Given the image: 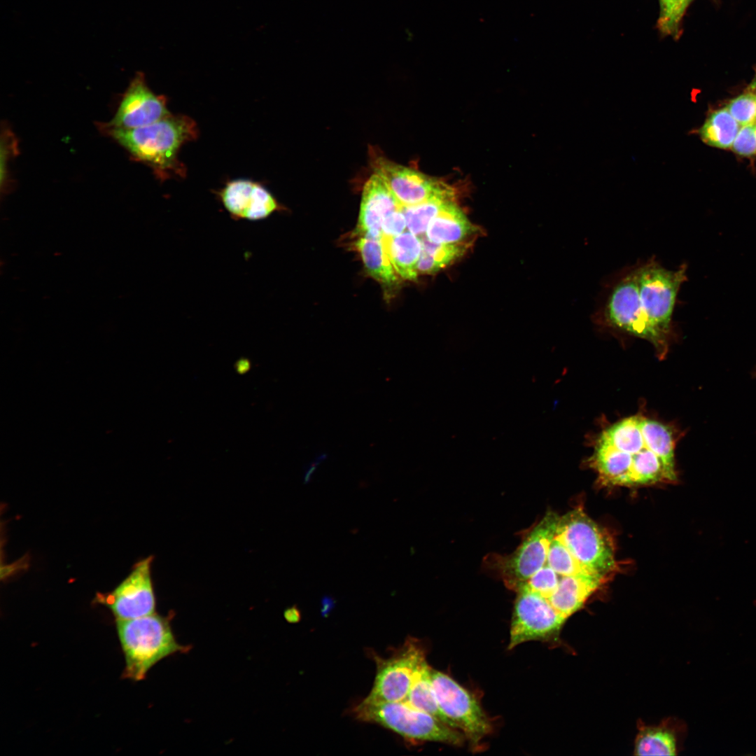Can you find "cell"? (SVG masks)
I'll use <instances>...</instances> for the list:
<instances>
[{"label": "cell", "mask_w": 756, "mask_h": 756, "mask_svg": "<svg viewBox=\"0 0 756 756\" xmlns=\"http://www.w3.org/2000/svg\"><path fill=\"white\" fill-rule=\"evenodd\" d=\"M323 458H324V456H322L319 459L318 458L317 461H315L314 463H312L311 465V466L309 467V468L308 469V470L306 472L305 476H304V482L305 483L309 482L310 477H311L312 473L314 472V470L316 469V466L320 463V461H321L320 459H321Z\"/></svg>", "instance_id": "33"}, {"label": "cell", "mask_w": 756, "mask_h": 756, "mask_svg": "<svg viewBox=\"0 0 756 756\" xmlns=\"http://www.w3.org/2000/svg\"><path fill=\"white\" fill-rule=\"evenodd\" d=\"M170 115L162 96L152 92L144 74L137 72L125 92L112 120L104 130H132L152 124Z\"/></svg>", "instance_id": "14"}, {"label": "cell", "mask_w": 756, "mask_h": 756, "mask_svg": "<svg viewBox=\"0 0 756 756\" xmlns=\"http://www.w3.org/2000/svg\"><path fill=\"white\" fill-rule=\"evenodd\" d=\"M749 89L752 90H756V77L752 80L749 85Z\"/></svg>", "instance_id": "34"}, {"label": "cell", "mask_w": 756, "mask_h": 756, "mask_svg": "<svg viewBox=\"0 0 756 756\" xmlns=\"http://www.w3.org/2000/svg\"><path fill=\"white\" fill-rule=\"evenodd\" d=\"M402 207L384 180L374 173L363 186L357 234L360 237L381 238L385 218Z\"/></svg>", "instance_id": "16"}, {"label": "cell", "mask_w": 756, "mask_h": 756, "mask_svg": "<svg viewBox=\"0 0 756 756\" xmlns=\"http://www.w3.org/2000/svg\"><path fill=\"white\" fill-rule=\"evenodd\" d=\"M354 712L358 720L378 724L407 739L452 746L462 745L465 740L459 730L405 701H362Z\"/></svg>", "instance_id": "4"}, {"label": "cell", "mask_w": 756, "mask_h": 756, "mask_svg": "<svg viewBox=\"0 0 756 756\" xmlns=\"http://www.w3.org/2000/svg\"><path fill=\"white\" fill-rule=\"evenodd\" d=\"M545 564L520 587H527L547 598L557 587L561 577L546 562Z\"/></svg>", "instance_id": "29"}, {"label": "cell", "mask_w": 756, "mask_h": 756, "mask_svg": "<svg viewBox=\"0 0 756 756\" xmlns=\"http://www.w3.org/2000/svg\"><path fill=\"white\" fill-rule=\"evenodd\" d=\"M235 368L239 373L243 374L249 370L250 362L247 359H240L237 362Z\"/></svg>", "instance_id": "32"}, {"label": "cell", "mask_w": 756, "mask_h": 756, "mask_svg": "<svg viewBox=\"0 0 756 756\" xmlns=\"http://www.w3.org/2000/svg\"><path fill=\"white\" fill-rule=\"evenodd\" d=\"M546 563L561 576L592 573L578 561L564 542L556 536L550 545Z\"/></svg>", "instance_id": "26"}, {"label": "cell", "mask_w": 756, "mask_h": 756, "mask_svg": "<svg viewBox=\"0 0 756 756\" xmlns=\"http://www.w3.org/2000/svg\"><path fill=\"white\" fill-rule=\"evenodd\" d=\"M634 755H676L677 742L675 734L662 727L643 726L639 728L635 741Z\"/></svg>", "instance_id": "24"}, {"label": "cell", "mask_w": 756, "mask_h": 756, "mask_svg": "<svg viewBox=\"0 0 756 756\" xmlns=\"http://www.w3.org/2000/svg\"><path fill=\"white\" fill-rule=\"evenodd\" d=\"M475 230L460 208L451 201L431 220L425 237L438 244H455L463 241Z\"/></svg>", "instance_id": "18"}, {"label": "cell", "mask_w": 756, "mask_h": 756, "mask_svg": "<svg viewBox=\"0 0 756 756\" xmlns=\"http://www.w3.org/2000/svg\"><path fill=\"white\" fill-rule=\"evenodd\" d=\"M732 148L741 156L756 155V122L741 127Z\"/></svg>", "instance_id": "30"}, {"label": "cell", "mask_w": 756, "mask_h": 756, "mask_svg": "<svg viewBox=\"0 0 756 756\" xmlns=\"http://www.w3.org/2000/svg\"><path fill=\"white\" fill-rule=\"evenodd\" d=\"M431 679L441 712L472 746H479L492 726L478 701L446 673L432 669Z\"/></svg>", "instance_id": "8"}, {"label": "cell", "mask_w": 756, "mask_h": 756, "mask_svg": "<svg viewBox=\"0 0 756 756\" xmlns=\"http://www.w3.org/2000/svg\"><path fill=\"white\" fill-rule=\"evenodd\" d=\"M676 437L670 426L642 415L631 416L601 433L589 464L606 485L675 482Z\"/></svg>", "instance_id": "1"}, {"label": "cell", "mask_w": 756, "mask_h": 756, "mask_svg": "<svg viewBox=\"0 0 756 756\" xmlns=\"http://www.w3.org/2000/svg\"><path fill=\"white\" fill-rule=\"evenodd\" d=\"M555 536L589 571L605 578L615 570V552L610 536L582 508L559 518Z\"/></svg>", "instance_id": "7"}, {"label": "cell", "mask_w": 756, "mask_h": 756, "mask_svg": "<svg viewBox=\"0 0 756 756\" xmlns=\"http://www.w3.org/2000/svg\"><path fill=\"white\" fill-rule=\"evenodd\" d=\"M218 196L234 220H263L279 208L276 199L263 186L250 180L230 181Z\"/></svg>", "instance_id": "15"}, {"label": "cell", "mask_w": 756, "mask_h": 756, "mask_svg": "<svg viewBox=\"0 0 756 756\" xmlns=\"http://www.w3.org/2000/svg\"><path fill=\"white\" fill-rule=\"evenodd\" d=\"M594 318L608 328L648 341L660 358L666 354L668 344L652 328L640 307L637 264L625 269L613 281Z\"/></svg>", "instance_id": "5"}, {"label": "cell", "mask_w": 756, "mask_h": 756, "mask_svg": "<svg viewBox=\"0 0 756 756\" xmlns=\"http://www.w3.org/2000/svg\"><path fill=\"white\" fill-rule=\"evenodd\" d=\"M517 592L508 649L528 641L556 638L566 618L541 594L525 587Z\"/></svg>", "instance_id": "10"}, {"label": "cell", "mask_w": 756, "mask_h": 756, "mask_svg": "<svg viewBox=\"0 0 756 756\" xmlns=\"http://www.w3.org/2000/svg\"><path fill=\"white\" fill-rule=\"evenodd\" d=\"M422 251L417 265L418 274H430L447 267L465 251V243L438 244L425 236L421 238Z\"/></svg>", "instance_id": "23"}, {"label": "cell", "mask_w": 756, "mask_h": 756, "mask_svg": "<svg viewBox=\"0 0 756 756\" xmlns=\"http://www.w3.org/2000/svg\"><path fill=\"white\" fill-rule=\"evenodd\" d=\"M727 108L742 126L756 122V94L748 92L732 99Z\"/></svg>", "instance_id": "28"}, {"label": "cell", "mask_w": 756, "mask_h": 756, "mask_svg": "<svg viewBox=\"0 0 756 756\" xmlns=\"http://www.w3.org/2000/svg\"><path fill=\"white\" fill-rule=\"evenodd\" d=\"M425 659L422 648L414 640L410 639L389 658L376 657L377 673L374 685L370 694L363 701H404L416 673Z\"/></svg>", "instance_id": "12"}, {"label": "cell", "mask_w": 756, "mask_h": 756, "mask_svg": "<svg viewBox=\"0 0 756 756\" xmlns=\"http://www.w3.org/2000/svg\"><path fill=\"white\" fill-rule=\"evenodd\" d=\"M152 561L151 556L138 561L113 591L97 594L96 602L108 607L116 620L154 613L156 603L151 578Z\"/></svg>", "instance_id": "13"}, {"label": "cell", "mask_w": 756, "mask_h": 756, "mask_svg": "<svg viewBox=\"0 0 756 756\" xmlns=\"http://www.w3.org/2000/svg\"><path fill=\"white\" fill-rule=\"evenodd\" d=\"M406 227V218L402 207L389 214L384 220L382 226V237L398 236L405 232Z\"/></svg>", "instance_id": "31"}, {"label": "cell", "mask_w": 756, "mask_h": 756, "mask_svg": "<svg viewBox=\"0 0 756 756\" xmlns=\"http://www.w3.org/2000/svg\"><path fill=\"white\" fill-rule=\"evenodd\" d=\"M686 266L677 270L663 267L654 258L637 264L640 307L647 321L669 345L673 314L681 285L687 279Z\"/></svg>", "instance_id": "6"}, {"label": "cell", "mask_w": 756, "mask_h": 756, "mask_svg": "<svg viewBox=\"0 0 756 756\" xmlns=\"http://www.w3.org/2000/svg\"><path fill=\"white\" fill-rule=\"evenodd\" d=\"M455 194L436 195L416 205L402 206L407 227L415 235H423L431 220L447 202L454 201Z\"/></svg>", "instance_id": "25"}, {"label": "cell", "mask_w": 756, "mask_h": 756, "mask_svg": "<svg viewBox=\"0 0 756 756\" xmlns=\"http://www.w3.org/2000/svg\"><path fill=\"white\" fill-rule=\"evenodd\" d=\"M354 246L372 278L386 287H392L398 283L397 273L382 237H359Z\"/></svg>", "instance_id": "20"}, {"label": "cell", "mask_w": 756, "mask_h": 756, "mask_svg": "<svg viewBox=\"0 0 756 756\" xmlns=\"http://www.w3.org/2000/svg\"><path fill=\"white\" fill-rule=\"evenodd\" d=\"M741 127L725 107L710 113L698 134L705 144L725 149L732 148Z\"/></svg>", "instance_id": "21"}, {"label": "cell", "mask_w": 756, "mask_h": 756, "mask_svg": "<svg viewBox=\"0 0 756 756\" xmlns=\"http://www.w3.org/2000/svg\"><path fill=\"white\" fill-rule=\"evenodd\" d=\"M431 673L432 668L425 659L420 666L409 694L404 701L453 727L438 706L433 688Z\"/></svg>", "instance_id": "22"}, {"label": "cell", "mask_w": 756, "mask_h": 756, "mask_svg": "<svg viewBox=\"0 0 756 756\" xmlns=\"http://www.w3.org/2000/svg\"><path fill=\"white\" fill-rule=\"evenodd\" d=\"M104 130L136 160L151 167L160 178L184 173L178 153L182 145L197 134L192 119L171 114L135 129Z\"/></svg>", "instance_id": "2"}, {"label": "cell", "mask_w": 756, "mask_h": 756, "mask_svg": "<svg viewBox=\"0 0 756 756\" xmlns=\"http://www.w3.org/2000/svg\"><path fill=\"white\" fill-rule=\"evenodd\" d=\"M382 239L397 274L405 280H415L422 251L421 238L408 230L393 237Z\"/></svg>", "instance_id": "19"}, {"label": "cell", "mask_w": 756, "mask_h": 756, "mask_svg": "<svg viewBox=\"0 0 756 756\" xmlns=\"http://www.w3.org/2000/svg\"><path fill=\"white\" fill-rule=\"evenodd\" d=\"M604 578L592 573L561 576L557 587L547 599L567 619L583 606Z\"/></svg>", "instance_id": "17"}, {"label": "cell", "mask_w": 756, "mask_h": 756, "mask_svg": "<svg viewBox=\"0 0 756 756\" xmlns=\"http://www.w3.org/2000/svg\"><path fill=\"white\" fill-rule=\"evenodd\" d=\"M693 0H659L657 26L662 34L677 36L687 8Z\"/></svg>", "instance_id": "27"}, {"label": "cell", "mask_w": 756, "mask_h": 756, "mask_svg": "<svg viewBox=\"0 0 756 756\" xmlns=\"http://www.w3.org/2000/svg\"><path fill=\"white\" fill-rule=\"evenodd\" d=\"M116 628L125 659V678L141 680L159 661L185 649L176 642L168 618L155 612L116 620Z\"/></svg>", "instance_id": "3"}, {"label": "cell", "mask_w": 756, "mask_h": 756, "mask_svg": "<svg viewBox=\"0 0 756 756\" xmlns=\"http://www.w3.org/2000/svg\"><path fill=\"white\" fill-rule=\"evenodd\" d=\"M369 162L374 173L388 186L402 206L420 204L436 195L454 193L440 180L388 159L376 146H369Z\"/></svg>", "instance_id": "11"}, {"label": "cell", "mask_w": 756, "mask_h": 756, "mask_svg": "<svg viewBox=\"0 0 756 756\" xmlns=\"http://www.w3.org/2000/svg\"><path fill=\"white\" fill-rule=\"evenodd\" d=\"M559 517L548 512L527 533L519 547L509 556H497L494 562L510 589L517 591L545 564L550 545L554 538Z\"/></svg>", "instance_id": "9"}]
</instances>
